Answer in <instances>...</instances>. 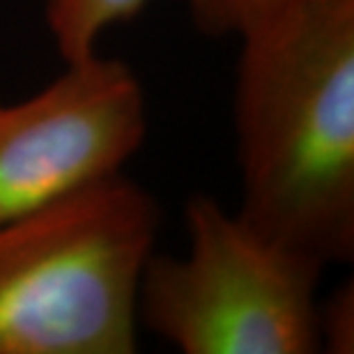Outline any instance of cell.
Here are the masks:
<instances>
[{
    "label": "cell",
    "mask_w": 354,
    "mask_h": 354,
    "mask_svg": "<svg viewBox=\"0 0 354 354\" xmlns=\"http://www.w3.org/2000/svg\"><path fill=\"white\" fill-rule=\"evenodd\" d=\"M242 207L327 267L354 256V0H301L237 37Z\"/></svg>",
    "instance_id": "6da1fadb"
},
{
    "label": "cell",
    "mask_w": 354,
    "mask_h": 354,
    "mask_svg": "<svg viewBox=\"0 0 354 354\" xmlns=\"http://www.w3.org/2000/svg\"><path fill=\"white\" fill-rule=\"evenodd\" d=\"M320 350L350 354L354 350V290L352 283L336 288L329 299L317 304Z\"/></svg>",
    "instance_id": "52a82bcc"
},
{
    "label": "cell",
    "mask_w": 354,
    "mask_h": 354,
    "mask_svg": "<svg viewBox=\"0 0 354 354\" xmlns=\"http://www.w3.org/2000/svg\"><path fill=\"white\" fill-rule=\"evenodd\" d=\"M147 0H46L44 19L65 62L97 53L106 30L131 21Z\"/></svg>",
    "instance_id": "5b68a950"
},
{
    "label": "cell",
    "mask_w": 354,
    "mask_h": 354,
    "mask_svg": "<svg viewBox=\"0 0 354 354\" xmlns=\"http://www.w3.org/2000/svg\"><path fill=\"white\" fill-rule=\"evenodd\" d=\"M145 133L143 83L99 51L32 97L0 99V223L120 175Z\"/></svg>",
    "instance_id": "277c9868"
},
{
    "label": "cell",
    "mask_w": 354,
    "mask_h": 354,
    "mask_svg": "<svg viewBox=\"0 0 354 354\" xmlns=\"http://www.w3.org/2000/svg\"><path fill=\"white\" fill-rule=\"evenodd\" d=\"M161 209L124 173L0 223V354H133Z\"/></svg>",
    "instance_id": "7a4b0ae2"
},
{
    "label": "cell",
    "mask_w": 354,
    "mask_h": 354,
    "mask_svg": "<svg viewBox=\"0 0 354 354\" xmlns=\"http://www.w3.org/2000/svg\"><path fill=\"white\" fill-rule=\"evenodd\" d=\"M301 0H189L196 30L207 37H239L246 28Z\"/></svg>",
    "instance_id": "8992f818"
},
{
    "label": "cell",
    "mask_w": 354,
    "mask_h": 354,
    "mask_svg": "<svg viewBox=\"0 0 354 354\" xmlns=\"http://www.w3.org/2000/svg\"><path fill=\"white\" fill-rule=\"evenodd\" d=\"M189 249L154 251L136 315L182 354H313L324 265L263 235L239 212L196 194L184 209Z\"/></svg>",
    "instance_id": "3957f363"
}]
</instances>
